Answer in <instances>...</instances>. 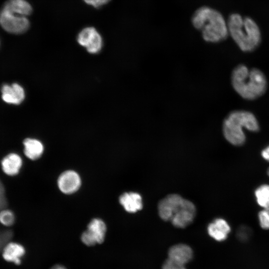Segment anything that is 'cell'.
I'll return each instance as SVG.
<instances>
[{"label": "cell", "mask_w": 269, "mask_h": 269, "mask_svg": "<svg viewBox=\"0 0 269 269\" xmlns=\"http://www.w3.org/2000/svg\"><path fill=\"white\" fill-rule=\"evenodd\" d=\"M25 253L24 247L16 243H10L4 247L2 257L6 261L17 265L21 263V258Z\"/></svg>", "instance_id": "obj_15"}, {"label": "cell", "mask_w": 269, "mask_h": 269, "mask_svg": "<svg viewBox=\"0 0 269 269\" xmlns=\"http://www.w3.org/2000/svg\"><path fill=\"white\" fill-rule=\"evenodd\" d=\"M59 188L65 194L76 192L81 185V179L74 171L68 170L63 172L58 179Z\"/></svg>", "instance_id": "obj_10"}, {"label": "cell", "mask_w": 269, "mask_h": 269, "mask_svg": "<svg viewBox=\"0 0 269 269\" xmlns=\"http://www.w3.org/2000/svg\"><path fill=\"white\" fill-rule=\"evenodd\" d=\"M14 216L12 211L9 210H4L0 212V222L6 226H11L13 224Z\"/></svg>", "instance_id": "obj_19"}, {"label": "cell", "mask_w": 269, "mask_h": 269, "mask_svg": "<svg viewBox=\"0 0 269 269\" xmlns=\"http://www.w3.org/2000/svg\"><path fill=\"white\" fill-rule=\"evenodd\" d=\"M86 3L95 7H99L108 3L110 0H83Z\"/></svg>", "instance_id": "obj_22"}, {"label": "cell", "mask_w": 269, "mask_h": 269, "mask_svg": "<svg viewBox=\"0 0 269 269\" xmlns=\"http://www.w3.org/2000/svg\"><path fill=\"white\" fill-rule=\"evenodd\" d=\"M77 41L91 54L98 53L102 49L103 40L98 31L93 27L83 29L78 34Z\"/></svg>", "instance_id": "obj_7"}, {"label": "cell", "mask_w": 269, "mask_h": 269, "mask_svg": "<svg viewBox=\"0 0 269 269\" xmlns=\"http://www.w3.org/2000/svg\"><path fill=\"white\" fill-rule=\"evenodd\" d=\"M160 217L170 221L176 227L184 228L193 221L196 214L194 204L178 194H169L162 199L158 204Z\"/></svg>", "instance_id": "obj_2"}, {"label": "cell", "mask_w": 269, "mask_h": 269, "mask_svg": "<svg viewBox=\"0 0 269 269\" xmlns=\"http://www.w3.org/2000/svg\"><path fill=\"white\" fill-rule=\"evenodd\" d=\"M0 25L10 33L19 34L25 32L29 29L30 22L26 16L1 8Z\"/></svg>", "instance_id": "obj_6"}, {"label": "cell", "mask_w": 269, "mask_h": 269, "mask_svg": "<svg viewBox=\"0 0 269 269\" xmlns=\"http://www.w3.org/2000/svg\"><path fill=\"white\" fill-rule=\"evenodd\" d=\"M2 101L8 105L18 106L22 103L25 98V92L19 83L3 84L0 89Z\"/></svg>", "instance_id": "obj_9"}, {"label": "cell", "mask_w": 269, "mask_h": 269, "mask_svg": "<svg viewBox=\"0 0 269 269\" xmlns=\"http://www.w3.org/2000/svg\"><path fill=\"white\" fill-rule=\"evenodd\" d=\"M192 23L202 32L203 39L209 42L225 40L229 34L227 23L218 11L208 7H202L194 13Z\"/></svg>", "instance_id": "obj_4"}, {"label": "cell", "mask_w": 269, "mask_h": 269, "mask_svg": "<svg viewBox=\"0 0 269 269\" xmlns=\"http://www.w3.org/2000/svg\"><path fill=\"white\" fill-rule=\"evenodd\" d=\"M162 269H186L184 265L176 263L167 259L163 263Z\"/></svg>", "instance_id": "obj_21"}, {"label": "cell", "mask_w": 269, "mask_h": 269, "mask_svg": "<svg viewBox=\"0 0 269 269\" xmlns=\"http://www.w3.org/2000/svg\"><path fill=\"white\" fill-rule=\"evenodd\" d=\"M258 204L264 208H269V185L263 184L255 192Z\"/></svg>", "instance_id": "obj_18"}, {"label": "cell", "mask_w": 269, "mask_h": 269, "mask_svg": "<svg viewBox=\"0 0 269 269\" xmlns=\"http://www.w3.org/2000/svg\"><path fill=\"white\" fill-rule=\"evenodd\" d=\"M227 26L229 33L242 51H253L260 44V30L250 17L232 14L228 20Z\"/></svg>", "instance_id": "obj_3"}, {"label": "cell", "mask_w": 269, "mask_h": 269, "mask_svg": "<svg viewBox=\"0 0 269 269\" xmlns=\"http://www.w3.org/2000/svg\"><path fill=\"white\" fill-rule=\"evenodd\" d=\"M261 227L265 230L269 229V208H264L258 215Z\"/></svg>", "instance_id": "obj_20"}, {"label": "cell", "mask_w": 269, "mask_h": 269, "mask_svg": "<svg viewBox=\"0 0 269 269\" xmlns=\"http://www.w3.org/2000/svg\"><path fill=\"white\" fill-rule=\"evenodd\" d=\"M231 228L228 223L223 219L217 218L209 224L207 231L209 235L218 242L225 240Z\"/></svg>", "instance_id": "obj_12"}, {"label": "cell", "mask_w": 269, "mask_h": 269, "mask_svg": "<svg viewBox=\"0 0 269 269\" xmlns=\"http://www.w3.org/2000/svg\"><path fill=\"white\" fill-rule=\"evenodd\" d=\"M106 232L104 222L99 219H94L89 224L87 230L81 236L82 242L87 246H92L102 243Z\"/></svg>", "instance_id": "obj_8"}, {"label": "cell", "mask_w": 269, "mask_h": 269, "mask_svg": "<svg viewBox=\"0 0 269 269\" xmlns=\"http://www.w3.org/2000/svg\"><path fill=\"white\" fill-rule=\"evenodd\" d=\"M244 129L251 132L259 131V122L250 112L236 110L230 113L222 124V133L225 138L236 146L243 144L246 140Z\"/></svg>", "instance_id": "obj_5"}, {"label": "cell", "mask_w": 269, "mask_h": 269, "mask_svg": "<svg viewBox=\"0 0 269 269\" xmlns=\"http://www.w3.org/2000/svg\"><path fill=\"white\" fill-rule=\"evenodd\" d=\"M231 80L234 90L246 100H253L260 97L267 89L268 83L264 73L258 68L249 69L243 64L233 69Z\"/></svg>", "instance_id": "obj_1"}, {"label": "cell", "mask_w": 269, "mask_h": 269, "mask_svg": "<svg viewBox=\"0 0 269 269\" xmlns=\"http://www.w3.org/2000/svg\"><path fill=\"white\" fill-rule=\"evenodd\" d=\"M268 175L269 176V168H268V170L267 171Z\"/></svg>", "instance_id": "obj_25"}, {"label": "cell", "mask_w": 269, "mask_h": 269, "mask_svg": "<svg viewBox=\"0 0 269 269\" xmlns=\"http://www.w3.org/2000/svg\"><path fill=\"white\" fill-rule=\"evenodd\" d=\"M22 163L20 156L15 153H10L4 156L1 164L3 172L8 175H16Z\"/></svg>", "instance_id": "obj_14"}, {"label": "cell", "mask_w": 269, "mask_h": 269, "mask_svg": "<svg viewBox=\"0 0 269 269\" xmlns=\"http://www.w3.org/2000/svg\"><path fill=\"white\" fill-rule=\"evenodd\" d=\"M51 269H66L64 266L57 265L53 266Z\"/></svg>", "instance_id": "obj_24"}, {"label": "cell", "mask_w": 269, "mask_h": 269, "mask_svg": "<svg viewBox=\"0 0 269 269\" xmlns=\"http://www.w3.org/2000/svg\"><path fill=\"white\" fill-rule=\"evenodd\" d=\"M1 8L25 16L32 11V6L25 0H6Z\"/></svg>", "instance_id": "obj_16"}, {"label": "cell", "mask_w": 269, "mask_h": 269, "mask_svg": "<svg viewBox=\"0 0 269 269\" xmlns=\"http://www.w3.org/2000/svg\"><path fill=\"white\" fill-rule=\"evenodd\" d=\"M261 154L265 160L269 161V145L262 150Z\"/></svg>", "instance_id": "obj_23"}, {"label": "cell", "mask_w": 269, "mask_h": 269, "mask_svg": "<svg viewBox=\"0 0 269 269\" xmlns=\"http://www.w3.org/2000/svg\"><path fill=\"white\" fill-rule=\"evenodd\" d=\"M24 153L28 158L35 160L39 158L44 150L43 144L39 140L26 138L23 141Z\"/></svg>", "instance_id": "obj_17"}, {"label": "cell", "mask_w": 269, "mask_h": 269, "mask_svg": "<svg viewBox=\"0 0 269 269\" xmlns=\"http://www.w3.org/2000/svg\"><path fill=\"white\" fill-rule=\"evenodd\" d=\"M119 201L128 212L134 213L142 207L141 196L135 192H126L120 196Z\"/></svg>", "instance_id": "obj_13"}, {"label": "cell", "mask_w": 269, "mask_h": 269, "mask_svg": "<svg viewBox=\"0 0 269 269\" xmlns=\"http://www.w3.org/2000/svg\"><path fill=\"white\" fill-rule=\"evenodd\" d=\"M168 259L182 265L189 263L193 258V251L188 245L179 244L172 246L168 252Z\"/></svg>", "instance_id": "obj_11"}]
</instances>
